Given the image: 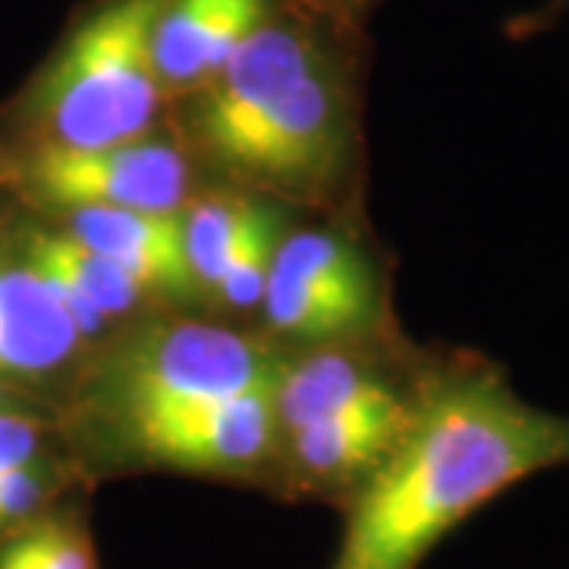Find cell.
I'll return each instance as SVG.
<instances>
[{"label": "cell", "mask_w": 569, "mask_h": 569, "mask_svg": "<svg viewBox=\"0 0 569 569\" xmlns=\"http://www.w3.org/2000/svg\"><path fill=\"white\" fill-rule=\"evenodd\" d=\"M276 361L234 329L171 323L149 329L108 367L104 418L114 430L178 408L209 406L253 389H272Z\"/></svg>", "instance_id": "3957f363"}, {"label": "cell", "mask_w": 569, "mask_h": 569, "mask_svg": "<svg viewBox=\"0 0 569 569\" xmlns=\"http://www.w3.org/2000/svg\"><path fill=\"white\" fill-rule=\"evenodd\" d=\"M82 336L22 253H0V380L39 383L77 358Z\"/></svg>", "instance_id": "30bf717a"}, {"label": "cell", "mask_w": 569, "mask_h": 569, "mask_svg": "<svg viewBox=\"0 0 569 569\" xmlns=\"http://www.w3.org/2000/svg\"><path fill=\"white\" fill-rule=\"evenodd\" d=\"M272 389H253L222 402L142 418L137 425L114 430L111 449L123 462L183 475H263L279 456Z\"/></svg>", "instance_id": "277c9868"}, {"label": "cell", "mask_w": 569, "mask_h": 569, "mask_svg": "<svg viewBox=\"0 0 569 569\" xmlns=\"http://www.w3.org/2000/svg\"><path fill=\"white\" fill-rule=\"evenodd\" d=\"M557 466H569V418L522 402L493 367L449 370L348 497L329 569H418L475 509Z\"/></svg>", "instance_id": "6da1fadb"}, {"label": "cell", "mask_w": 569, "mask_h": 569, "mask_svg": "<svg viewBox=\"0 0 569 569\" xmlns=\"http://www.w3.org/2000/svg\"><path fill=\"white\" fill-rule=\"evenodd\" d=\"M301 13L313 17V20L326 22V26H355L361 20L370 0H298Z\"/></svg>", "instance_id": "ac0fdd59"}, {"label": "cell", "mask_w": 569, "mask_h": 569, "mask_svg": "<svg viewBox=\"0 0 569 569\" xmlns=\"http://www.w3.org/2000/svg\"><path fill=\"white\" fill-rule=\"evenodd\" d=\"M20 253L54 291L82 339L99 336L104 323L133 313L149 298L130 272L67 231L29 228L22 234Z\"/></svg>", "instance_id": "8fae6325"}, {"label": "cell", "mask_w": 569, "mask_h": 569, "mask_svg": "<svg viewBox=\"0 0 569 569\" xmlns=\"http://www.w3.org/2000/svg\"><path fill=\"white\" fill-rule=\"evenodd\" d=\"M279 241V216L269 206H250L244 231L231 250L219 282L212 284V295L231 310H250L260 305Z\"/></svg>", "instance_id": "5bb4252c"}, {"label": "cell", "mask_w": 569, "mask_h": 569, "mask_svg": "<svg viewBox=\"0 0 569 569\" xmlns=\"http://www.w3.org/2000/svg\"><path fill=\"white\" fill-rule=\"evenodd\" d=\"M48 459V437L39 418L22 408L0 411V471Z\"/></svg>", "instance_id": "e0dca14e"}, {"label": "cell", "mask_w": 569, "mask_h": 569, "mask_svg": "<svg viewBox=\"0 0 569 569\" xmlns=\"http://www.w3.org/2000/svg\"><path fill=\"white\" fill-rule=\"evenodd\" d=\"M272 13V0H162L149 48L164 92L203 89Z\"/></svg>", "instance_id": "ba28073f"}, {"label": "cell", "mask_w": 569, "mask_h": 569, "mask_svg": "<svg viewBox=\"0 0 569 569\" xmlns=\"http://www.w3.org/2000/svg\"><path fill=\"white\" fill-rule=\"evenodd\" d=\"M63 475L67 471L51 456L0 471V541L51 509V500L63 488Z\"/></svg>", "instance_id": "9a60e30c"}, {"label": "cell", "mask_w": 569, "mask_h": 569, "mask_svg": "<svg viewBox=\"0 0 569 569\" xmlns=\"http://www.w3.org/2000/svg\"><path fill=\"white\" fill-rule=\"evenodd\" d=\"M22 183L54 209H146L181 212L190 197V164L164 142L111 146L39 142L22 159Z\"/></svg>", "instance_id": "5b68a950"}, {"label": "cell", "mask_w": 569, "mask_h": 569, "mask_svg": "<svg viewBox=\"0 0 569 569\" xmlns=\"http://www.w3.org/2000/svg\"><path fill=\"white\" fill-rule=\"evenodd\" d=\"M408 418V402L361 408L336 415L279 440L284 475L298 490L346 493V500L373 475L399 440Z\"/></svg>", "instance_id": "52a82bcc"}, {"label": "cell", "mask_w": 569, "mask_h": 569, "mask_svg": "<svg viewBox=\"0 0 569 569\" xmlns=\"http://www.w3.org/2000/svg\"><path fill=\"white\" fill-rule=\"evenodd\" d=\"M159 7L162 0H99L70 26L22 96V121L39 142L149 137L164 92L149 48Z\"/></svg>", "instance_id": "7a4b0ae2"}, {"label": "cell", "mask_w": 569, "mask_h": 569, "mask_svg": "<svg viewBox=\"0 0 569 569\" xmlns=\"http://www.w3.org/2000/svg\"><path fill=\"white\" fill-rule=\"evenodd\" d=\"M39 569H99L92 538L70 512H41L26 529L13 531Z\"/></svg>", "instance_id": "2e32d148"}, {"label": "cell", "mask_w": 569, "mask_h": 569, "mask_svg": "<svg viewBox=\"0 0 569 569\" xmlns=\"http://www.w3.org/2000/svg\"><path fill=\"white\" fill-rule=\"evenodd\" d=\"M63 231L130 272L149 298L187 301L200 291L183 250L181 212L63 209Z\"/></svg>", "instance_id": "9c48e42d"}, {"label": "cell", "mask_w": 569, "mask_h": 569, "mask_svg": "<svg viewBox=\"0 0 569 569\" xmlns=\"http://www.w3.org/2000/svg\"><path fill=\"white\" fill-rule=\"evenodd\" d=\"M399 402V396L361 361L326 351L305 358L301 365L279 370V380L272 389V408L279 440L291 430L317 425L336 415L361 411Z\"/></svg>", "instance_id": "7c38bea8"}, {"label": "cell", "mask_w": 569, "mask_h": 569, "mask_svg": "<svg viewBox=\"0 0 569 569\" xmlns=\"http://www.w3.org/2000/svg\"><path fill=\"white\" fill-rule=\"evenodd\" d=\"M346 118L342 70L326 48L266 118L234 171L282 187H317L336 171Z\"/></svg>", "instance_id": "8992f818"}, {"label": "cell", "mask_w": 569, "mask_h": 569, "mask_svg": "<svg viewBox=\"0 0 569 569\" xmlns=\"http://www.w3.org/2000/svg\"><path fill=\"white\" fill-rule=\"evenodd\" d=\"M253 200H234V197H212L181 209L183 250L190 269L200 282V291H212L219 282L231 250L244 231Z\"/></svg>", "instance_id": "4fadbf2b"}, {"label": "cell", "mask_w": 569, "mask_h": 569, "mask_svg": "<svg viewBox=\"0 0 569 569\" xmlns=\"http://www.w3.org/2000/svg\"><path fill=\"white\" fill-rule=\"evenodd\" d=\"M10 408H20L17 387H10V383H3V380H0V411H10Z\"/></svg>", "instance_id": "ffe728a7"}, {"label": "cell", "mask_w": 569, "mask_h": 569, "mask_svg": "<svg viewBox=\"0 0 569 569\" xmlns=\"http://www.w3.org/2000/svg\"><path fill=\"white\" fill-rule=\"evenodd\" d=\"M0 569H39L36 560L29 557V550L22 548V541L17 535H7L0 541Z\"/></svg>", "instance_id": "d6986e66"}]
</instances>
